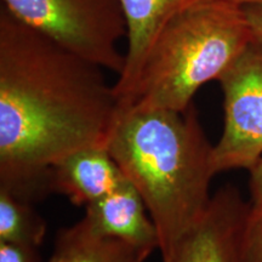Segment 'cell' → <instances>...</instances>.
I'll return each mask as SVG.
<instances>
[{"label": "cell", "mask_w": 262, "mask_h": 262, "mask_svg": "<svg viewBox=\"0 0 262 262\" xmlns=\"http://www.w3.org/2000/svg\"><path fill=\"white\" fill-rule=\"evenodd\" d=\"M225 2L233 3L239 6H249V5H261L262 6V0H225Z\"/></svg>", "instance_id": "2e32d148"}, {"label": "cell", "mask_w": 262, "mask_h": 262, "mask_svg": "<svg viewBox=\"0 0 262 262\" xmlns=\"http://www.w3.org/2000/svg\"><path fill=\"white\" fill-rule=\"evenodd\" d=\"M250 211L237 187L224 186L195 225L162 256L163 262H243L242 242Z\"/></svg>", "instance_id": "52a82bcc"}, {"label": "cell", "mask_w": 262, "mask_h": 262, "mask_svg": "<svg viewBox=\"0 0 262 262\" xmlns=\"http://www.w3.org/2000/svg\"><path fill=\"white\" fill-rule=\"evenodd\" d=\"M245 16L253 32L254 39L262 41V6L249 5L243 6Z\"/></svg>", "instance_id": "9a60e30c"}, {"label": "cell", "mask_w": 262, "mask_h": 262, "mask_svg": "<svg viewBox=\"0 0 262 262\" xmlns=\"http://www.w3.org/2000/svg\"><path fill=\"white\" fill-rule=\"evenodd\" d=\"M49 178L51 193L67 196L72 204L84 208L127 182L106 146L71 153L51 166Z\"/></svg>", "instance_id": "ba28073f"}, {"label": "cell", "mask_w": 262, "mask_h": 262, "mask_svg": "<svg viewBox=\"0 0 262 262\" xmlns=\"http://www.w3.org/2000/svg\"><path fill=\"white\" fill-rule=\"evenodd\" d=\"M33 204L0 189V242L40 247L48 225Z\"/></svg>", "instance_id": "30bf717a"}, {"label": "cell", "mask_w": 262, "mask_h": 262, "mask_svg": "<svg viewBox=\"0 0 262 262\" xmlns=\"http://www.w3.org/2000/svg\"><path fill=\"white\" fill-rule=\"evenodd\" d=\"M107 148L145 203L164 256L204 214L216 175L194 104L185 112L119 108Z\"/></svg>", "instance_id": "7a4b0ae2"}, {"label": "cell", "mask_w": 262, "mask_h": 262, "mask_svg": "<svg viewBox=\"0 0 262 262\" xmlns=\"http://www.w3.org/2000/svg\"><path fill=\"white\" fill-rule=\"evenodd\" d=\"M37 247L0 242V262H40Z\"/></svg>", "instance_id": "4fadbf2b"}, {"label": "cell", "mask_w": 262, "mask_h": 262, "mask_svg": "<svg viewBox=\"0 0 262 262\" xmlns=\"http://www.w3.org/2000/svg\"><path fill=\"white\" fill-rule=\"evenodd\" d=\"M116 239L130 245L147 260L159 250L158 232L145 203L131 183L85 208L77 224L58 231L52 251H63L91 242Z\"/></svg>", "instance_id": "8992f818"}, {"label": "cell", "mask_w": 262, "mask_h": 262, "mask_svg": "<svg viewBox=\"0 0 262 262\" xmlns=\"http://www.w3.org/2000/svg\"><path fill=\"white\" fill-rule=\"evenodd\" d=\"M254 40L244 9L199 0L166 22L153 41L123 107L185 112L203 85L217 80Z\"/></svg>", "instance_id": "3957f363"}, {"label": "cell", "mask_w": 262, "mask_h": 262, "mask_svg": "<svg viewBox=\"0 0 262 262\" xmlns=\"http://www.w3.org/2000/svg\"><path fill=\"white\" fill-rule=\"evenodd\" d=\"M49 262H145V260L130 245L116 239H103L63 251H52Z\"/></svg>", "instance_id": "8fae6325"}, {"label": "cell", "mask_w": 262, "mask_h": 262, "mask_svg": "<svg viewBox=\"0 0 262 262\" xmlns=\"http://www.w3.org/2000/svg\"><path fill=\"white\" fill-rule=\"evenodd\" d=\"M217 81L225 122L212 150L214 170L249 171L262 157V41L249 42Z\"/></svg>", "instance_id": "5b68a950"}, {"label": "cell", "mask_w": 262, "mask_h": 262, "mask_svg": "<svg viewBox=\"0 0 262 262\" xmlns=\"http://www.w3.org/2000/svg\"><path fill=\"white\" fill-rule=\"evenodd\" d=\"M242 258L243 262H262V211L251 209L244 228Z\"/></svg>", "instance_id": "7c38bea8"}, {"label": "cell", "mask_w": 262, "mask_h": 262, "mask_svg": "<svg viewBox=\"0 0 262 262\" xmlns=\"http://www.w3.org/2000/svg\"><path fill=\"white\" fill-rule=\"evenodd\" d=\"M4 8L78 56L119 75L125 54L118 42L127 26L119 0H3Z\"/></svg>", "instance_id": "277c9868"}, {"label": "cell", "mask_w": 262, "mask_h": 262, "mask_svg": "<svg viewBox=\"0 0 262 262\" xmlns=\"http://www.w3.org/2000/svg\"><path fill=\"white\" fill-rule=\"evenodd\" d=\"M104 71L0 8V189L41 201L55 163L107 147L119 101Z\"/></svg>", "instance_id": "6da1fadb"}, {"label": "cell", "mask_w": 262, "mask_h": 262, "mask_svg": "<svg viewBox=\"0 0 262 262\" xmlns=\"http://www.w3.org/2000/svg\"><path fill=\"white\" fill-rule=\"evenodd\" d=\"M127 26L125 66L114 83L119 107L133 94L153 41L172 16L199 0H119Z\"/></svg>", "instance_id": "9c48e42d"}, {"label": "cell", "mask_w": 262, "mask_h": 262, "mask_svg": "<svg viewBox=\"0 0 262 262\" xmlns=\"http://www.w3.org/2000/svg\"><path fill=\"white\" fill-rule=\"evenodd\" d=\"M249 189L251 196V209L255 211H262V157L255 165L249 170Z\"/></svg>", "instance_id": "5bb4252c"}]
</instances>
